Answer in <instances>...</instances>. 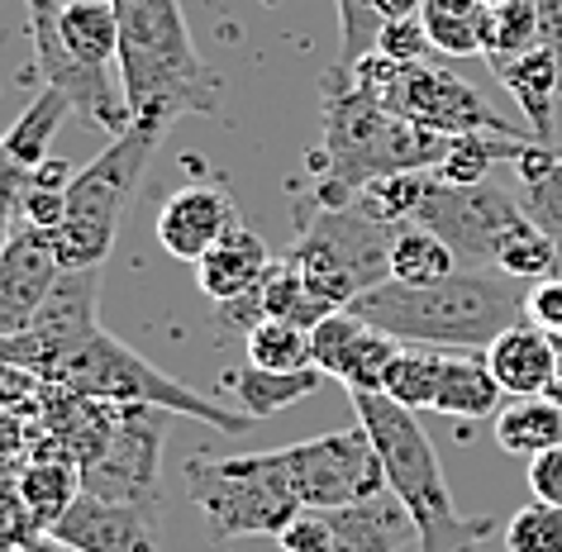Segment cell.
Instances as JSON below:
<instances>
[{
    "label": "cell",
    "instance_id": "cell-4",
    "mask_svg": "<svg viewBox=\"0 0 562 552\" xmlns=\"http://www.w3.org/2000/svg\"><path fill=\"white\" fill-rule=\"evenodd\" d=\"M358 409V424L368 429L376 458L386 472V491L405 505L415 519V543L419 552H476V543L496 529L491 519H462L453 509V491L443 481L439 452L429 433L419 429L415 409L396 405L382 391H348Z\"/></svg>",
    "mask_w": 562,
    "mask_h": 552
},
{
    "label": "cell",
    "instance_id": "cell-46",
    "mask_svg": "<svg viewBox=\"0 0 562 552\" xmlns=\"http://www.w3.org/2000/svg\"><path fill=\"white\" fill-rule=\"evenodd\" d=\"M539 44L558 63V95H562V0H539Z\"/></svg>",
    "mask_w": 562,
    "mask_h": 552
},
{
    "label": "cell",
    "instance_id": "cell-41",
    "mask_svg": "<svg viewBox=\"0 0 562 552\" xmlns=\"http://www.w3.org/2000/svg\"><path fill=\"white\" fill-rule=\"evenodd\" d=\"M277 543H281V552H334L329 509H301V515L277 533Z\"/></svg>",
    "mask_w": 562,
    "mask_h": 552
},
{
    "label": "cell",
    "instance_id": "cell-31",
    "mask_svg": "<svg viewBox=\"0 0 562 552\" xmlns=\"http://www.w3.org/2000/svg\"><path fill=\"white\" fill-rule=\"evenodd\" d=\"M486 10L491 5H482V0H425L419 20H425L439 53L472 58V53H482V38H486Z\"/></svg>",
    "mask_w": 562,
    "mask_h": 552
},
{
    "label": "cell",
    "instance_id": "cell-3",
    "mask_svg": "<svg viewBox=\"0 0 562 552\" xmlns=\"http://www.w3.org/2000/svg\"><path fill=\"white\" fill-rule=\"evenodd\" d=\"M120 20V81L130 115L172 129L181 115H215L220 81L195 53L181 0H110Z\"/></svg>",
    "mask_w": 562,
    "mask_h": 552
},
{
    "label": "cell",
    "instance_id": "cell-17",
    "mask_svg": "<svg viewBox=\"0 0 562 552\" xmlns=\"http://www.w3.org/2000/svg\"><path fill=\"white\" fill-rule=\"evenodd\" d=\"M234 229H238V210L215 187H181L158 215V244L181 262H201Z\"/></svg>",
    "mask_w": 562,
    "mask_h": 552
},
{
    "label": "cell",
    "instance_id": "cell-28",
    "mask_svg": "<svg viewBox=\"0 0 562 552\" xmlns=\"http://www.w3.org/2000/svg\"><path fill=\"white\" fill-rule=\"evenodd\" d=\"M67 115H77L72 110V101H67L63 91H53V87H44V95L24 110V115L10 124L5 129V138H0V148L15 158L24 172H34V167H44L48 162V153H53V134L63 129V120Z\"/></svg>",
    "mask_w": 562,
    "mask_h": 552
},
{
    "label": "cell",
    "instance_id": "cell-9",
    "mask_svg": "<svg viewBox=\"0 0 562 552\" xmlns=\"http://www.w3.org/2000/svg\"><path fill=\"white\" fill-rule=\"evenodd\" d=\"M353 81L372 101H382L386 110L415 120L419 129L462 138V134H501V138H533L529 124H510L496 115L482 91L468 87L458 72H448L439 63H391L386 53H368L358 67H348Z\"/></svg>",
    "mask_w": 562,
    "mask_h": 552
},
{
    "label": "cell",
    "instance_id": "cell-49",
    "mask_svg": "<svg viewBox=\"0 0 562 552\" xmlns=\"http://www.w3.org/2000/svg\"><path fill=\"white\" fill-rule=\"evenodd\" d=\"M553 348H558V376H553V391H548V395L562 405V334H553Z\"/></svg>",
    "mask_w": 562,
    "mask_h": 552
},
{
    "label": "cell",
    "instance_id": "cell-32",
    "mask_svg": "<svg viewBox=\"0 0 562 552\" xmlns=\"http://www.w3.org/2000/svg\"><path fill=\"white\" fill-rule=\"evenodd\" d=\"M248 348V367H262V372H305L315 367V348H311V329L286 319H262L244 334Z\"/></svg>",
    "mask_w": 562,
    "mask_h": 552
},
{
    "label": "cell",
    "instance_id": "cell-21",
    "mask_svg": "<svg viewBox=\"0 0 562 552\" xmlns=\"http://www.w3.org/2000/svg\"><path fill=\"white\" fill-rule=\"evenodd\" d=\"M491 72H496L501 87L515 95V105H519V115H525L529 134L539 138V144H558L553 138V105L562 101V95H558L553 53L539 44V48L519 53V58H510V63H491Z\"/></svg>",
    "mask_w": 562,
    "mask_h": 552
},
{
    "label": "cell",
    "instance_id": "cell-26",
    "mask_svg": "<svg viewBox=\"0 0 562 552\" xmlns=\"http://www.w3.org/2000/svg\"><path fill=\"white\" fill-rule=\"evenodd\" d=\"M319 367H305V372H262V367H244V372L229 376V391L238 395V409L248 419H272L286 405H301L305 395L319 391Z\"/></svg>",
    "mask_w": 562,
    "mask_h": 552
},
{
    "label": "cell",
    "instance_id": "cell-12",
    "mask_svg": "<svg viewBox=\"0 0 562 552\" xmlns=\"http://www.w3.org/2000/svg\"><path fill=\"white\" fill-rule=\"evenodd\" d=\"M296 481V495L305 509H344L386 495V472L376 458L368 429H339L325 438H305V443L281 448Z\"/></svg>",
    "mask_w": 562,
    "mask_h": 552
},
{
    "label": "cell",
    "instance_id": "cell-7",
    "mask_svg": "<svg viewBox=\"0 0 562 552\" xmlns=\"http://www.w3.org/2000/svg\"><path fill=\"white\" fill-rule=\"evenodd\" d=\"M162 124L134 120L124 134L110 138V148L91 167H81L67 187V215L53 229L63 267H105L110 248L120 238L124 210H130L138 177L153 158V148L162 144Z\"/></svg>",
    "mask_w": 562,
    "mask_h": 552
},
{
    "label": "cell",
    "instance_id": "cell-48",
    "mask_svg": "<svg viewBox=\"0 0 562 552\" xmlns=\"http://www.w3.org/2000/svg\"><path fill=\"white\" fill-rule=\"evenodd\" d=\"M15 552H77V548H72V543H63L58 533H34L30 543H20Z\"/></svg>",
    "mask_w": 562,
    "mask_h": 552
},
{
    "label": "cell",
    "instance_id": "cell-45",
    "mask_svg": "<svg viewBox=\"0 0 562 552\" xmlns=\"http://www.w3.org/2000/svg\"><path fill=\"white\" fill-rule=\"evenodd\" d=\"M30 443H34L30 424H24V419L15 415V409L0 405V466L24 462V458H30Z\"/></svg>",
    "mask_w": 562,
    "mask_h": 552
},
{
    "label": "cell",
    "instance_id": "cell-14",
    "mask_svg": "<svg viewBox=\"0 0 562 552\" xmlns=\"http://www.w3.org/2000/svg\"><path fill=\"white\" fill-rule=\"evenodd\" d=\"M53 533L77 552H162V500H101L81 491Z\"/></svg>",
    "mask_w": 562,
    "mask_h": 552
},
{
    "label": "cell",
    "instance_id": "cell-13",
    "mask_svg": "<svg viewBox=\"0 0 562 552\" xmlns=\"http://www.w3.org/2000/svg\"><path fill=\"white\" fill-rule=\"evenodd\" d=\"M167 415L158 405H124L110 448L81 472V491L101 500H162Z\"/></svg>",
    "mask_w": 562,
    "mask_h": 552
},
{
    "label": "cell",
    "instance_id": "cell-19",
    "mask_svg": "<svg viewBox=\"0 0 562 552\" xmlns=\"http://www.w3.org/2000/svg\"><path fill=\"white\" fill-rule=\"evenodd\" d=\"M267 267H272L267 244L252 229L238 224L229 238H220V244L195 262V286H201V295H210L215 305H229V301H238V295H248L252 286H258V281L267 277Z\"/></svg>",
    "mask_w": 562,
    "mask_h": 552
},
{
    "label": "cell",
    "instance_id": "cell-16",
    "mask_svg": "<svg viewBox=\"0 0 562 552\" xmlns=\"http://www.w3.org/2000/svg\"><path fill=\"white\" fill-rule=\"evenodd\" d=\"M311 348H315L319 372L344 381L348 391H382L391 362H396V352L405 343L382 329H372L353 309H339V315H329L325 324L311 329Z\"/></svg>",
    "mask_w": 562,
    "mask_h": 552
},
{
    "label": "cell",
    "instance_id": "cell-30",
    "mask_svg": "<svg viewBox=\"0 0 562 552\" xmlns=\"http://www.w3.org/2000/svg\"><path fill=\"white\" fill-rule=\"evenodd\" d=\"M525 144L533 138H501V134H462V138H448V153L443 162L434 167V177L448 181V187H476L486 181L491 162H510L525 153Z\"/></svg>",
    "mask_w": 562,
    "mask_h": 552
},
{
    "label": "cell",
    "instance_id": "cell-8",
    "mask_svg": "<svg viewBox=\"0 0 562 552\" xmlns=\"http://www.w3.org/2000/svg\"><path fill=\"white\" fill-rule=\"evenodd\" d=\"M187 491L215 543L248 533L277 538L305 509L281 448L244 452V458H191Z\"/></svg>",
    "mask_w": 562,
    "mask_h": 552
},
{
    "label": "cell",
    "instance_id": "cell-42",
    "mask_svg": "<svg viewBox=\"0 0 562 552\" xmlns=\"http://www.w3.org/2000/svg\"><path fill=\"white\" fill-rule=\"evenodd\" d=\"M24 187H30V172L0 148V248L15 238V215L24 219Z\"/></svg>",
    "mask_w": 562,
    "mask_h": 552
},
{
    "label": "cell",
    "instance_id": "cell-11",
    "mask_svg": "<svg viewBox=\"0 0 562 552\" xmlns=\"http://www.w3.org/2000/svg\"><path fill=\"white\" fill-rule=\"evenodd\" d=\"M30 10V44H34V72L44 77V87L63 91L72 110L87 124L105 134H124L134 124L130 115V95H124V81L110 77V67H91L81 63L67 38L58 30V10L63 0H24Z\"/></svg>",
    "mask_w": 562,
    "mask_h": 552
},
{
    "label": "cell",
    "instance_id": "cell-36",
    "mask_svg": "<svg viewBox=\"0 0 562 552\" xmlns=\"http://www.w3.org/2000/svg\"><path fill=\"white\" fill-rule=\"evenodd\" d=\"M72 162L48 158L44 167L30 172V187H24V224H38V229H58L67 215V187H72Z\"/></svg>",
    "mask_w": 562,
    "mask_h": 552
},
{
    "label": "cell",
    "instance_id": "cell-15",
    "mask_svg": "<svg viewBox=\"0 0 562 552\" xmlns=\"http://www.w3.org/2000/svg\"><path fill=\"white\" fill-rule=\"evenodd\" d=\"M63 277V258L48 229L20 224L15 238L0 248V334L30 329Z\"/></svg>",
    "mask_w": 562,
    "mask_h": 552
},
{
    "label": "cell",
    "instance_id": "cell-51",
    "mask_svg": "<svg viewBox=\"0 0 562 552\" xmlns=\"http://www.w3.org/2000/svg\"><path fill=\"white\" fill-rule=\"evenodd\" d=\"M277 552H281V548H277Z\"/></svg>",
    "mask_w": 562,
    "mask_h": 552
},
{
    "label": "cell",
    "instance_id": "cell-27",
    "mask_svg": "<svg viewBox=\"0 0 562 552\" xmlns=\"http://www.w3.org/2000/svg\"><path fill=\"white\" fill-rule=\"evenodd\" d=\"M58 30L81 63H91V67L120 63V20L110 0H63Z\"/></svg>",
    "mask_w": 562,
    "mask_h": 552
},
{
    "label": "cell",
    "instance_id": "cell-50",
    "mask_svg": "<svg viewBox=\"0 0 562 552\" xmlns=\"http://www.w3.org/2000/svg\"><path fill=\"white\" fill-rule=\"evenodd\" d=\"M482 5H505V0H482Z\"/></svg>",
    "mask_w": 562,
    "mask_h": 552
},
{
    "label": "cell",
    "instance_id": "cell-40",
    "mask_svg": "<svg viewBox=\"0 0 562 552\" xmlns=\"http://www.w3.org/2000/svg\"><path fill=\"white\" fill-rule=\"evenodd\" d=\"M376 53H386L391 63H434V38L425 30V20L411 15V20H391L382 38H376Z\"/></svg>",
    "mask_w": 562,
    "mask_h": 552
},
{
    "label": "cell",
    "instance_id": "cell-37",
    "mask_svg": "<svg viewBox=\"0 0 562 552\" xmlns=\"http://www.w3.org/2000/svg\"><path fill=\"white\" fill-rule=\"evenodd\" d=\"M505 552H562V509L533 500L505 523Z\"/></svg>",
    "mask_w": 562,
    "mask_h": 552
},
{
    "label": "cell",
    "instance_id": "cell-1",
    "mask_svg": "<svg viewBox=\"0 0 562 552\" xmlns=\"http://www.w3.org/2000/svg\"><path fill=\"white\" fill-rule=\"evenodd\" d=\"M319 124H325V144H319L311 167L319 177L315 195L325 205L358 201V191L376 177L434 172L448 153L443 134L419 129L415 120L372 101L339 63L319 81Z\"/></svg>",
    "mask_w": 562,
    "mask_h": 552
},
{
    "label": "cell",
    "instance_id": "cell-44",
    "mask_svg": "<svg viewBox=\"0 0 562 552\" xmlns=\"http://www.w3.org/2000/svg\"><path fill=\"white\" fill-rule=\"evenodd\" d=\"M529 491H533V500L562 509V448H548L539 458H529Z\"/></svg>",
    "mask_w": 562,
    "mask_h": 552
},
{
    "label": "cell",
    "instance_id": "cell-20",
    "mask_svg": "<svg viewBox=\"0 0 562 552\" xmlns=\"http://www.w3.org/2000/svg\"><path fill=\"white\" fill-rule=\"evenodd\" d=\"M20 491H24V505H30L34 523L44 533H53L67 509L81 500V466L58 448L34 443L30 458L20 462Z\"/></svg>",
    "mask_w": 562,
    "mask_h": 552
},
{
    "label": "cell",
    "instance_id": "cell-18",
    "mask_svg": "<svg viewBox=\"0 0 562 552\" xmlns=\"http://www.w3.org/2000/svg\"><path fill=\"white\" fill-rule=\"evenodd\" d=\"M482 358L491 367V376H496V386L505 391V401H510V395H548L553 391L558 348H553V334H543L539 324H529V319L510 324Z\"/></svg>",
    "mask_w": 562,
    "mask_h": 552
},
{
    "label": "cell",
    "instance_id": "cell-23",
    "mask_svg": "<svg viewBox=\"0 0 562 552\" xmlns=\"http://www.w3.org/2000/svg\"><path fill=\"white\" fill-rule=\"evenodd\" d=\"M501 405H505V391L496 386L482 352H448L434 409L458 424H476V419H496Z\"/></svg>",
    "mask_w": 562,
    "mask_h": 552
},
{
    "label": "cell",
    "instance_id": "cell-6",
    "mask_svg": "<svg viewBox=\"0 0 562 552\" xmlns=\"http://www.w3.org/2000/svg\"><path fill=\"white\" fill-rule=\"evenodd\" d=\"M391 238L396 224H382L358 201L325 205L305 195L296 205V248L286 258L334 309H348L362 291L391 281Z\"/></svg>",
    "mask_w": 562,
    "mask_h": 552
},
{
    "label": "cell",
    "instance_id": "cell-22",
    "mask_svg": "<svg viewBox=\"0 0 562 552\" xmlns=\"http://www.w3.org/2000/svg\"><path fill=\"white\" fill-rule=\"evenodd\" d=\"M334 523V552H401V543L415 538V519L405 515L396 495H376L362 505L329 509Z\"/></svg>",
    "mask_w": 562,
    "mask_h": 552
},
{
    "label": "cell",
    "instance_id": "cell-39",
    "mask_svg": "<svg viewBox=\"0 0 562 552\" xmlns=\"http://www.w3.org/2000/svg\"><path fill=\"white\" fill-rule=\"evenodd\" d=\"M34 533H44L24 505V491H20V462L0 466V552H15L20 543H30Z\"/></svg>",
    "mask_w": 562,
    "mask_h": 552
},
{
    "label": "cell",
    "instance_id": "cell-34",
    "mask_svg": "<svg viewBox=\"0 0 562 552\" xmlns=\"http://www.w3.org/2000/svg\"><path fill=\"white\" fill-rule=\"evenodd\" d=\"M529 48H539V0H505V5H491L486 10L482 58L486 63H510Z\"/></svg>",
    "mask_w": 562,
    "mask_h": 552
},
{
    "label": "cell",
    "instance_id": "cell-33",
    "mask_svg": "<svg viewBox=\"0 0 562 552\" xmlns=\"http://www.w3.org/2000/svg\"><path fill=\"white\" fill-rule=\"evenodd\" d=\"M443 358L448 348H415L405 343L391 362V372L382 381V395H391L405 409H434V395H439V376H443Z\"/></svg>",
    "mask_w": 562,
    "mask_h": 552
},
{
    "label": "cell",
    "instance_id": "cell-35",
    "mask_svg": "<svg viewBox=\"0 0 562 552\" xmlns=\"http://www.w3.org/2000/svg\"><path fill=\"white\" fill-rule=\"evenodd\" d=\"M496 272L515 277V281H543V277H553V272H562L558 244L533 219L519 224V229L505 238V248H501V258H496Z\"/></svg>",
    "mask_w": 562,
    "mask_h": 552
},
{
    "label": "cell",
    "instance_id": "cell-47",
    "mask_svg": "<svg viewBox=\"0 0 562 552\" xmlns=\"http://www.w3.org/2000/svg\"><path fill=\"white\" fill-rule=\"evenodd\" d=\"M425 10V0H376V15H382V30L391 20H411Z\"/></svg>",
    "mask_w": 562,
    "mask_h": 552
},
{
    "label": "cell",
    "instance_id": "cell-10",
    "mask_svg": "<svg viewBox=\"0 0 562 552\" xmlns=\"http://www.w3.org/2000/svg\"><path fill=\"white\" fill-rule=\"evenodd\" d=\"M419 229L439 234L448 248L458 252L462 267H491L496 272V258L505 248L519 224H529L525 205L515 201L505 187L496 181H476V187H448L429 172L425 181V195L415 205V219Z\"/></svg>",
    "mask_w": 562,
    "mask_h": 552
},
{
    "label": "cell",
    "instance_id": "cell-25",
    "mask_svg": "<svg viewBox=\"0 0 562 552\" xmlns=\"http://www.w3.org/2000/svg\"><path fill=\"white\" fill-rule=\"evenodd\" d=\"M496 443L525 462L548 448H562V405L553 395H510L496 409Z\"/></svg>",
    "mask_w": 562,
    "mask_h": 552
},
{
    "label": "cell",
    "instance_id": "cell-43",
    "mask_svg": "<svg viewBox=\"0 0 562 552\" xmlns=\"http://www.w3.org/2000/svg\"><path fill=\"white\" fill-rule=\"evenodd\" d=\"M525 319L539 324L543 334H562V272L529 281L525 291Z\"/></svg>",
    "mask_w": 562,
    "mask_h": 552
},
{
    "label": "cell",
    "instance_id": "cell-2",
    "mask_svg": "<svg viewBox=\"0 0 562 552\" xmlns=\"http://www.w3.org/2000/svg\"><path fill=\"white\" fill-rule=\"evenodd\" d=\"M525 291L515 277L491 267H458L453 277L434 286H405L382 281L362 291L353 305L358 319L415 348H448V352H486L510 324L525 319Z\"/></svg>",
    "mask_w": 562,
    "mask_h": 552
},
{
    "label": "cell",
    "instance_id": "cell-38",
    "mask_svg": "<svg viewBox=\"0 0 562 552\" xmlns=\"http://www.w3.org/2000/svg\"><path fill=\"white\" fill-rule=\"evenodd\" d=\"M334 5H339V67H358L382 38L376 0H334Z\"/></svg>",
    "mask_w": 562,
    "mask_h": 552
},
{
    "label": "cell",
    "instance_id": "cell-29",
    "mask_svg": "<svg viewBox=\"0 0 562 552\" xmlns=\"http://www.w3.org/2000/svg\"><path fill=\"white\" fill-rule=\"evenodd\" d=\"M453 272H458V252L439 234L419 229V224H396V238H391V281L434 286V281H443Z\"/></svg>",
    "mask_w": 562,
    "mask_h": 552
},
{
    "label": "cell",
    "instance_id": "cell-24",
    "mask_svg": "<svg viewBox=\"0 0 562 552\" xmlns=\"http://www.w3.org/2000/svg\"><path fill=\"white\" fill-rule=\"evenodd\" d=\"M515 177H519V205L539 229L558 244V262H562V144H525V153L515 158Z\"/></svg>",
    "mask_w": 562,
    "mask_h": 552
},
{
    "label": "cell",
    "instance_id": "cell-5",
    "mask_svg": "<svg viewBox=\"0 0 562 552\" xmlns=\"http://www.w3.org/2000/svg\"><path fill=\"white\" fill-rule=\"evenodd\" d=\"M38 376L53 381V386L77 391V395H95V401L172 409V415L201 419V424H210V429H220V433H244L252 424L244 409H229V405H220L215 395H205V391L187 386V381L158 372L144 352L120 343V338L105 334L101 324H91V329L63 338Z\"/></svg>",
    "mask_w": 562,
    "mask_h": 552
}]
</instances>
